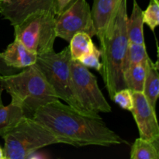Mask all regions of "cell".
I'll return each instance as SVG.
<instances>
[{"mask_svg": "<svg viewBox=\"0 0 159 159\" xmlns=\"http://www.w3.org/2000/svg\"><path fill=\"white\" fill-rule=\"evenodd\" d=\"M71 57L69 46L61 51L39 55L34 65L44 75L59 99L79 111L85 113L73 93L70 64Z\"/></svg>", "mask_w": 159, "mask_h": 159, "instance_id": "6", "label": "cell"}, {"mask_svg": "<svg viewBox=\"0 0 159 159\" xmlns=\"http://www.w3.org/2000/svg\"><path fill=\"white\" fill-rule=\"evenodd\" d=\"M155 2H158L159 3V0H155Z\"/></svg>", "mask_w": 159, "mask_h": 159, "instance_id": "27", "label": "cell"}, {"mask_svg": "<svg viewBox=\"0 0 159 159\" xmlns=\"http://www.w3.org/2000/svg\"><path fill=\"white\" fill-rule=\"evenodd\" d=\"M4 90L32 117L37 110L59 99L51 85L35 65L23 68L20 72L2 77Z\"/></svg>", "mask_w": 159, "mask_h": 159, "instance_id": "3", "label": "cell"}, {"mask_svg": "<svg viewBox=\"0 0 159 159\" xmlns=\"http://www.w3.org/2000/svg\"><path fill=\"white\" fill-rule=\"evenodd\" d=\"M5 159H26L38 149L63 141L31 116H24L2 137Z\"/></svg>", "mask_w": 159, "mask_h": 159, "instance_id": "4", "label": "cell"}, {"mask_svg": "<svg viewBox=\"0 0 159 159\" xmlns=\"http://www.w3.org/2000/svg\"><path fill=\"white\" fill-rule=\"evenodd\" d=\"M144 23L147 24L152 31L159 25V3L155 0H150L148 6L143 11Z\"/></svg>", "mask_w": 159, "mask_h": 159, "instance_id": "20", "label": "cell"}, {"mask_svg": "<svg viewBox=\"0 0 159 159\" xmlns=\"http://www.w3.org/2000/svg\"><path fill=\"white\" fill-rule=\"evenodd\" d=\"M18 70L19 69H16V68H13L8 66L5 63L2 57H1V54H0V75H2V76L9 75H12L14 74V73L18 72Z\"/></svg>", "mask_w": 159, "mask_h": 159, "instance_id": "24", "label": "cell"}, {"mask_svg": "<svg viewBox=\"0 0 159 159\" xmlns=\"http://www.w3.org/2000/svg\"><path fill=\"white\" fill-rule=\"evenodd\" d=\"M0 54L8 66L16 69L25 68L34 65L37 57V54L29 51L20 40L16 38Z\"/></svg>", "mask_w": 159, "mask_h": 159, "instance_id": "12", "label": "cell"}, {"mask_svg": "<svg viewBox=\"0 0 159 159\" xmlns=\"http://www.w3.org/2000/svg\"><path fill=\"white\" fill-rule=\"evenodd\" d=\"M73 93L82 110L89 114L110 113L111 107L98 85L96 76L79 61L70 64Z\"/></svg>", "mask_w": 159, "mask_h": 159, "instance_id": "7", "label": "cell"}, {"mask_svg": "<svg viewBox=\"0 0 159 159\" xmlns=\"http://www.w3.org/2000/svg\"><path fill=\"white\" fill-rule=\"evenodd\" d=\"M39 11H53V0H0V14L12 26Z\"/></svg>", "mask_w": 159, "mask_h": 159, "instance_id": "10", "label": "cell"}, {"mask_svg": "<svg viewBox=\"0 0 159 159\" xmlns=\"http://www.w3.org/2000/svg\"><path fill=\"white\" fill-rule=\"evenodd\" d=\"M120 0H94L91 9V16L99 43L103 40L109 24L111 22Z\"/></svg>", "mask_w": 159, "mask_h": 159, "instance_id": "11", "label": "cell"}, {"mask_svg": "<svg viewBox=\"0 0 159 159\" xmlns=\"http://www.w3.org/2000/svg\"><path fill=\"white\" fill-rule=\"evenodd\" d=\"M53 11H39L31 14L14 26V37L37 56L54 51L57 37Z\"/></svg>", "mask_w": 159, "mask_h": 159, "instance_id": "5", "label": "cell"}, {"mask_svg": "<svg viewBox=\"0 0 159 159\" xmlns=\"http://www.w3.org/2000/svg\"><path fill=\"white\" fill-rule=\"evenodd\" d=\"M134 107L132 113L138 126L140 138L158 142L159 126L155 110L152 108L144 93L133 92Z\"/></svg>", "mask_w": 159, "mask_h": 159, "instance_id": "9", "label": "cell"}, {"mask_svg": "<svg viewBox=\"0 0 159 159\" xmlns=\"http://www.w3.org/2000/svg\"><path fill=\"white\" fill-rule=\"evenodd\" d=\"M130 158L132 159H158V142L137 138L130 149Z\"/></svg>", "mask_w": 159, "mask_h": 159, "instance_id": "18", "label": "cell"}, {"mask_svg": "<svg viewBox=\"0 0 159 159\" xmlns=\"http://www.w3.org/2000/svg\"><path fill=\"white\" fill-rule=\"evenodd\" d=\"M143 93L152 108L155 110L159 95V74L158 61L153 62L150 57L146 62V75Z\"/></svg>", "mask_w": 159, "mask_h": 159, "instance_id": "13", "label": "cell"}, {"mask_svg": "<svg viewBox=\"0 0 159 159\" xmlns=\"http://www.w3.org/2000/svg\"><path fill=\"white\" fill-rule=\"evenodd\" d=\"M26 116L20 106L11 101L8 106L0 107V136L2 138Z\"/></svg>", "mask_w": 159, "mask_h": 159, "instance_id": "15", "label": "cell"}, {"mask_svg": "<svg viewBox=\"0 0 159 159\" xmlns=\"http://www.w3.org/2000/svg\"><path fill=\"white\" fill-rule=\"evenodd\" d=\"M148 57L145 43H135L129 42L127 57L124 64V71L129 65L145 63Z\"/></svg>", "mask_w": 159, "mask_h": 159, "instance_id": "19", "label": "cell"}, {"mask_svg": "<svg viewBox=\"0 0 159 159\" xmlns=\"http://www.w3.org/2000/svg\"><path fill=\"white\" fill-rule=\"evenodd\" d=\"M32 117L61 138L64 144L75 148L128 144L110 130L99 114L82 113L59 99L42 107Z\"/></svg>", "mask_w": 159, "mask_h": 159, "instance_id": "1", "label": "cell"}, {"mask_svg": "<svg viewBox=\"0 0 159 159\" xmlns=\"http://www.w3.org/2000/svg\"><path fill=\"white\" fill-rule=\"evenodd\" d=\"M146 62L129 65L124 71V78L126 87L132 92L143 93L146 75Z\"/></svg>", "mask_w": 159, "mask_h": 159, "instance_id": "16", "label": "cell"}, {"mask_svg": "<svg viewBox=\"0 0 159 159\" xmlns=\"http://www.w3.org/2000/svg\"><path fill=\"white\" fill-rule=\"evenodd\" d=\"M112 100L124 110L131 111L134 107L133 92L128 88L122 89L115 93Z\"/></svg>", "mask_w": 159, "mask_h": 159, "instance_id": "21", "label": "cell"}, {"mask_svg": "<svg viewBox=\"0 0 159 159\" xmlns=\"http://www.w3.org/2000/svg\"><path fill=\"white\" fill-rule=\"evenodd\" d=\"M55 17L57 37L69 42L79 32L96 36L91 16V9L86 0H72L61 14Z\"/></svg>", "mask_w": 159, "mask_h": 159, "instance_id": "8", "label": "cell"}, {"mask_svg": "<svg viewBox=\"0 0 159 159\" xmlns=\"http://www.w3.org/2000/svg\"><path fill=\"white\" fill-rule=\"evenodd\" d=\"M127 0H120L117 9L100 42L102 75L110 99L115 93L127 88L124 78V64L129 40L127 36Z\"/></svg>", "mask_w": 159, "mask_h": 159, "instance_id": "2", "label": "cell"}, {"mask_svg": "<svg viewBox=\"0 0 159 159\" xmlns=\"http://www.w3.org/2000/svg\"><path fill=\"white\" fill-rule=\"evenodd\" d=\"M0 159H5L4 158V152H3V149L0 147Z\"/></svg>", "mask_w": 159, "mask_h": 159, "instance_id": "26", "label": "cell"}, {"mask_svg": "<svg viewBox=\"0 0 159 159\" xmlns=\"http://www.w3.org/2000/svg\"><path fill=\"white\" fill-rule=\"evenodd\" d=\"M100 57V50H99L97 47L95 46L93 51L81 57L79 61L86 68H94L100 73L101 69H102V63L99 60Z\"/></svg>", "mask_w": 159, "mask_h": 159, "instance_id": "22", "label": "cell"}, {"mask_svg": "<svg viewBox=\"0 0 159 159\" xmlns=\"http://www.w3.org/2000/svg\"><path fill=\"white\" fill-rule=\"evenodd\" d=\"M95 46L91 36L85 32L77 33L69 41L71 59L79 61L81 57L93 51Z\"/></svg>", "mask_w": 159, "mask_h": 159, "instance_id": "17", "label": "cell"}, {"mask_svg": "<svg viewBox=\"0 0 159 159\" xmlns=\"http://www.w3.org/2000/svg\"><path fill=\"white\" fill-rule=\"evenodd\" d=\"M144 20L143 10L137 0H133L131 15L127 18V30L130 43H145L144 37Z\"/></svg>", "mask_w": 159, "mask_h": 159, "instance_id": "14", "label": "cell"}, {"mask_svg": "<svg viewBox=\"0 0 159 159\" xmlns=\"http://www.w3.org/2000/svg\"><path fill=\"white\" fill-rule=\"evenodd\" d=\"M2 75H0V107H2L3 103H2V91L4 90V88H3V85H2Z\"/></svg>", "mask_w": 159, "mask_h": 159, "instance_id": "25", "label": "cell"}, {"mask_svg": "<svg viewBox=\"0 0 159 159\" xmlns=\"http://www.w3.org/2000/svg\"><path fill=\"white\" fill-rule=\"evenodd\" d=\"M72 0H53V12L57 16L61 13Z\"/></svg>", "mask_w": 159, "mask_h": 159, "instance_id": "23", "label": "cell"}]
</instances>
